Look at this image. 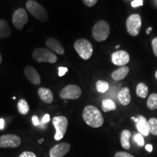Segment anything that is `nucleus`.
I'll return each mask as SVG.
<instances>
[{
  "instance_id": "36",
  "label": "nucleus",
  "mask_w": 157,
  "mask_h": 157,
  "mask_svg": "<svg viewBox=\"0 0 157 157\" xmlns=\"http://www.w3.org/2000/svg\"><path fill=\"white\" fill-rule=\"evenodd\" d=\"M146 149L147 151H148V152H151L152 150H153V146L151 144H147L146 146Z\"/></svg>"
},
{
  "instance_id": "29",
  "label": "nucleus",
  "mask_w": 157,
  "mask_h": 157,
  "mask_svg": "<svg viewBox=\"0 0 157 157\" xmlns=\"http://www.w3.org/2000/svg\"><path fill=\"white\" fill-rule=\"evenodd\" d=\"M151 45H152V49H153V52H154V54L155 55V56L157 57V37L153 39Z\"/></svg>"
},
{
  "instance_id": "22",
  "label": "nucleus",
  "mask_w": 157,
  "mask_h": 157,
  "mask_svg": "<svg viewBox=\"0 0 157 157\" xmlns=\"http://www.w3.org/2000/svg\"><path fill=\"white\" fill-rule=\"evenodd\" d=\"M117 109V105L111 99H105L102 102V109L104 112H109L114 111Z\"/></svg>"
},
{
  "instance_id": "10",
  "label": "nucleus",
  "mask_w": 157,
  "mask_h": 157,
  "mask_svg": "<svg viewBox=\"0 0 157 157\" xmlns=\"http://www.w3.org/2000/svg\"><path fill=\"white\" fill-rule=\"evenodd\" d=\"M21 143V138L18 135L7 134L0 137V148H14L18 147Z\"/></svg>"
},
{
  "instance_id": "34",
  "label": "nucleus",
  "mask_w": 157,
  "mask_h": 157,
  "mask_svg": "<svg viewBox=\"0 0 157 157\" xmlns=\"http://www.w3.org/2000/svg\"><path fill=\"white\" fill-rule=\"evenodd\" d=\"M32 123L34 126H39L40 124V121H39L38 117L37 116H33L32 117Z\"/></svg>"
},
{
  "instance_id": "17",
  "label": "nucleus",
  "mask_w": 157,
  "mask_h": 157,
  "mask_svg": "<svg viewBox=\"0 0 157 157\" xmlns=\"http://www.w3.org/2000/svg\"><path fill=\"white\" fill-rule=\"evenodd\" d=\"M38 95L40 99L44 103L50 104L53 101V94L50 89L44 87H40L38 90Z\"/></svg>"
},
{
  "instance_id": "35",
  "label": "nucleus",
  "mask_w": 157,
  "mask_h": 157,
  "mask_svg": "<svg viewBox=\"0 0 157 157\" xmlns=\"http://www.w3.org/2000/svg\"><path fill=\"white\" fill-rule=\"evenodd\" d=\"M50 115L48 114V113H47V114H45L44 117L42 118V122L43 124H45V123H48L50 121Z\"/></svg>"
},
{
  "instance_id": "44",
  "label": "nucleus",
  "mask_w": 157,
  "mask_h": 157,
  "mask_svg": "<svg viewBox=\"0 0 157 157\" xmlns=\"http://www.w3.org/2000/svg\"><path fill=\"white\" fill-rule=\"evenodd\" d=\"M156 4H157V0H156Z\"/></svg>"
},
{
  "instance_id": "37",
  "label": "nucleus",
  "mask_w": 157,
  "mask_h": 157,
  "mask_svg": "<svg viewBox=\"0 0 157 157\" xmlns=\"http://www.w3.org/2000/svg\"><path fill=\"white\" fill-rule=\"evenodd\" d=\"M5 127V120L3 119H0V129H3Z\"/></svg>"
},
{
  "instance_id": "3",
  "label": "nucleus",
  "mask_w": 157,
  "mask_h": 157,
  "mask_svg": "<svg viewBox=\"0 0 157 157\" xmlns=\"http://www.w3.org/2000/svg\"><path fill=\"white\" fill-rule=\"evenodd\" d=\"M93 37L97 42L106 40L110 34V25L106 21H99L94 25L92 30Z\"/></svg>"
},
{
  "instance_id": "23",
  "label": "nucleus",
  "mask_w": 157,
  "mask_h": 157,
  "mask_svg": "<svg viewBox=\"0 0 157 157\" xmlns=\"http://www.w3.org/2000/svg\"><path fill=\"white\" fill-rule=\"evenodd\" d=\"M17 110L22 115H26L29 112V105L25 99H21L17 103Z\"/></svg>"
},
{
  "instance_id": "15",
  "label": "nucleus",
  "mask_w": 157,
  "mask_h": 157,
  "mask_svg": "<svg viewBox=\"0 0 157 157\" xmlns=\"http://www.w3.org/2000/svg\"><path fill=\"white\" fill-rule=\"evenodd\" d=\"M138 121L136 123L137 130L143 136H148L150 134L148 121L143 116H138Z\"/></svg>"
},
{
  "instance_id": "32",
  "label": "nucleus",
  "mask_w": 157,
  "mask_h": 157,
  "mask_svg": "<svg viewBox=\"0 0 157 157\" xmlns=\"http://www.w3.org/2000/svg\"><path fill=\"white\" fill-rule=\"evenodd\" d=\"M68 71V68L66 67H59L58 68V76H63Z\"/></svg>"
},
{
  "instance_id": "38",
  "label": "nucleus",
  "mask_w": 157,
  "mask_h": 157,
  "mask_svg": "<svg viewBox=\"0 0 157 157\" xmlns=\"http://www.w3.org/2000/svg\"><path fill=\"white\" fill-rule=\"evenodd\" d=\"M151 30H152V28H151V27H149V28H148V29H147L146 33H147V34H149V33H150V31H151Z\"/></svg>"
},
{
  "instance_id": "26",
  "label": "nucleus",
  "mask_w": 157,
  "mask_h": 157,
  "mask_svg": "<svg viewBox=\"0 0 157 157\" xmlns=\"http://www.w3.org/2000/svg\"><path fill=\"white\" fill-rule=\"evenodd\" d=\"M148 121L150 133H151L153 135H157V119L151 118Z\"/></svg>"
},
{
  "instance_id": "2",
  "label": "nucleus",
  "mask_w": 157,
  "mask_h": 157,
  "mask_svg": "<svg viewBox=\"0 0 157 157\" xmlns=\"http://www.w3.org/2000/svg\"><path fill=\"white\" fill-rule=\"evenodd\" d=\"M26 9L29 13L41 22H46L48 20V13L46 9L34 0H29L27 1Z\"/></svg>"
},
{
  "instance_id": "33",
  "label": "nucleus",
  "mask_w": 157,
  "mask_h": 157,
  "mask_svg": "<svg viewBox=\"0 0 157 157\" xmlns=\"http://www.w3.org/2000/svg\"><path fill=\"white\" fill-rule=\"evenodd\" d=\"M131 5L132 7H137L139 6H142L143 5V0H134L132 2Z\"/></svg>"
},
{
  "instance_id": "11",
  "label": "nucleus",
  "mask_w": 157,
  "mask_h": 157,
  "mask_svg": "<svg viewBox=\"0 0 157 157\" xmlns=\"http://www.w3.org/2000/svg\"><path fill=\"white\" fill-rule=\"evenodd\" d=\"M111 60L116 66H124L129 61V55L124 50L116 51L111 55Z\"/></svg>"
},
{
  "instance_id": "18",
  "label": "nucleus",
  "mask_w": 157,
  "mask_h": 157,
  "mask_svg": "<svg viewBox=\"0 0 157 157\" xmlns=\"http://www.w3.org/2000/svg\"><path fill=\"white\" fill-rule=\"evenodd\" d=\"M129 71V68L127 66H121L117 70L114 71L111 74V77L115 81H120L128 75Z\"/></svg>"
},
{
  "instance_id": "19",
  "label": "nucleus",
  "mask_w": 157,
  "mask_h": 157,
  "mask_svg": "<svg viewBox=\"0 0 157 157\" xmlns=\"http://www.w3.org/2000/svg\"><path fill=\"white\" fill-rule=\"evenodd\" d=\"M11 29L7 21L5 20H0V38H8L11 35Z\"/></svg>"
},
{
  "instance_id": "42",
  "label": "nucleus",
  "mask_w": 157,
  "mask_h": 157,
  "mask_svg": "<svg viewBox=\"0 0 157 157\" xmlns=\"http://www.w3.org/2000/svg\"><path fill=\"white\" fill-rule=\"evenodd\" d=\"M155 77H156V78L157 79V71L155 72Z\"/></svg>"
},
{
  "instance_id": "24",
  "label": "nucleus",
  "mask_w": 157,
  "mask_h": 157,
  "mask_svg": "<svg viewBox=\"0 0 157 157\" xmlns=\"http://www.w3.org/2000/svg\"><path fill=\"white\" fill-rule=\"evenodd\" d=\"M147 107L150 110H155L157 109V94L152 93L149 96L147 101Z\"/></svg>"
},
{
  "instance_id": "43",
  "label": "nucleus",
  "mask_w": 157,
  "mask_h": 157,
  "mask_svg": "<svg viewBox=\"0 0 157 157\" xmlns=\"http://www.w3.org/2000/svg\"><path fill=\"white\" fill-rule=\"evenodd\" d=\"M119 47H120V46H119V45H117V46H116V49H118V48H119Z\"/></svg>"
},
{
  "instance_id": "14",
  "label": "nucleus",
  "mask_w": 157,
  "mask_h": 157,
  "mask_svg": "<svg viewBox=\"0 0 157 157\" xmlns=\"http://www.w3.org/2000/svg\"><path fill=\"white\" fill-rule=\"evenodd\" d=\"M45 44L52 52H56L58 55L64 54L65 50L63 47L61 43L56 38H53V37L48 38L45 42Z\"/></svg>"
},
{
  "instance_id": "1",
  "label": "nucleus",
  "mask_w": 157,
  "mask_h": 157,
  "mask_svg": "<svg viewBox=\"0 0 157 157\" xmlns=\"http://www.w3.org/2000/svg\"><path fill=\"white\" fill-rule=\"evenodd\" d=\"M82 118L84 122L88 126L98 128L101 127L104 123V119L101 111L94 105H87L82 112Z\"/></svg>"
},
{
  "instance_id": "28",
  "label": "nucleus",
  "mask_w": 157,
  "mask_h": 157,
  "mask_svg": "<svg viewBox=\"0 0 157 157\" xmlns=\"http://www.w3.org/2000/svg\"><path fill=\"white\" fill-rule=\"evenodd\" d=\"M114 157H135V156L127 152L118 151L114 154Z\"/></svg>"
},
{
  "instance_id": "6",
  "label": "nucleus",
  "mask_w": 157,
  "mask_h": 157,
  "mask_svg": "<svg viewBox=\"0 0 157 157\" xmlns=\"http://www.w3.org/2000/svg\"><path fill=\"white\" fill-rule=\"evenodd\" d=\"M52 124H53L55 128H56V132L55 135V140H60L65 136L67 127L68 124V121L67 118L63 116H58L55 117L52 119Z\"/></svg>"
},
{
  "instance_id": "31",
  "label": "nucleus",
  "mask_w": 157,
  "mask_h": 157,
  "mask_svg": "<svg viewBox=\"0 0 157 157\" xmlns=\"http://www.w3.org/2000/svg\"><path fill=\"white\" fill-rule=\"evenodd\" d=\"M19 157H36V154L31 151H24L20 155Z\"/></svg>"
},
{
  "instance_id": "41",
  "label": "nucleus",
  "mask_w": 157,
  "mask_h": 157,
  "mask_svg": "<svg viewBox=\"0 0 157 157\" xmlns=\"http://www.w3.org/2000/svg\"><path fill=\"white\" fill-rule=\"evenodd\" d=\"M134 120H135V122H137V121H138V118H135V119H134Z\"/></svg>"
},
{
  "instance_id": "8",
  "label": "nucleus",
  "mask_w": 157,
  "mask_h": 157,
  "mask_svg": "<svg viewBox=\"0 0 157 157\" xmlns=\"http://www.w3.org/2000/svg\"><path fill=\"white\" fill-rule=\"evenodd\" d=\"M81 88L76 84H68L60 92V97L65 100H76L81 97Z\"/></svg>"
},
{
  "instance_id": "4",
  "label": "nucleus",
  "mask_w": 157,
  "mask_h": 157,
  "mask_svg": "<svg viewBox=\"0 0 157 157\" xmlns=\"http://www.w3.org/2000/svg\"><path fill=\"white\" fill-rule=\"evenodd\" d=\"M32 58L39 63H55L58 60L56 55L47 48H36L32 53Z\"/></svg>"
},
{
  "instance_id": "20",
  "label": "nucleus",
  "mask_w": 157,
  "mask_h": 157,
  "mask_svg": "<svg viewBox=\"0 0 157 157\" xmlns=\"http://www.w3.org/2000/svg\"><path fill=\"white\" fill-rule=\"evenodd\" d=\"M131 136V132L128 129H124L121 134L120 142L123 148L128 150L130 148V143H129V138Z\"/></svg>"
},
{
  "instance_id": "9",
  "label": "nucleus",
  "mask_w": 157,
  "mask_h": 157,
  "mask_svg": "<svg viewBox=\"0 0 157 157\" xmlns=\"http://www.w3.org/2000/svg\"><path fill=\"white\" fill-rule=\"evenodd\" d=\"M13 24L15 29L18 30H22L25 24H26L29 21L28 15L26 11L23 8H18L15 10L13 14Z\"/></svg>"
},
{
  "instance_id": "40",
  "label": "nucleus",
  "mask_w": 157,
  "mask_h": 157,
  "mask_svg": "<svg viewBox=\"0 0 157 157\" xmlns=\"http://www.w3.org/2000/svg\"><path fill=\"white\" fill-rule=\"evenodd\" d=\"M43 141H44V139L42 138V139H41V140H39L38 142H39V143H42L43 142Z\"/></svg>"
},
{
  "instance_id": "27",
  "label": "nucleus",
  "mask_w": 157,
  "mask_h": 157,
  "mask_svg": "<svg viewBox=\"0 0 157 157\" xmlns=\"http://www.w3.org/2000/svg\"><path fill=\"white\" fill-rule=\"evenodd\" d=\"M134 140L139 146L142 147L144 146V139H143V135L140 134V133H137V134L135 135Z\"/></svg>"
},
{
  "instance_id": "5",
  "label": "nucleus",
  "mask_w": 157,
  "mask_h": 157,
  "mask_svg": "<svg viewBox=\"0 0 157 157\" xmlns=\"http://www.w3.org/2000/svg\"><path fill=\"white\" fill-rule=\"evenodd\" d=\"M74 49L78 56L84 60H88L91 58L93 52V45L86 39H79L74 42Z\"/></svg>"
},
{
  "instance_id": "12",
  "label": "nucleus",
  "mask_w": 157,
  "mask_h": 157,
  "mask_svg": "<svg viewBox=\"0 0 157 157\" xmlns=\"http://www.w3.org/2000/svg\"><path fill=\"white\" fill-rule=\"evenodd\" d=\"M71 145L68 143H61L56 145L50 149V157H63L69 152Z\"/></svg>"
},
{
  "instance_id": "13",
  "label": "nucleus",
  "mask_w": 157,
  "mask_h": 157,
  "mask_svg": "<svg viewBox=\"0 0 157 157\" xmlns=\"http://www.w3.org/2000/svg\"><path fill=\"white\" fill-rule=\"evenodd\" d=\"M24 74L27 79L34 85H39L41 83L40 76L33 66H28L24 68Z\"/></svg>"
},
{
  "instance_id": "39",
  "label": "nucleus",
  "mask_w": 157,
  "mask_h": 157,
  "mask_svg": "<svg viewBox=\"0 0 157 157\" xmlns=\"http://www.w3.org/2000/svg\"><path fill=\"white\" fill-rule=\"evenodd\" d=\"M2 62V55L0 53V65H1Z\"/></svg>"
},
{
  "instance_id": "16",
  "label": "nucleus",
  "mask_w": 157,
  "mask_h": 157,
  "mask_svg": "<svg viewBox=\"0 0 157 157\" xmlns=\"http://www.w3.org/2000/svg\"><path fill=\"white\" fill-rule=\"evenodd\" d=\"M118 101L121 105H127L131 101V95L129 93V89L128 87H123L117 95Z\"/></svg>"
},
{
  "instance_id": "7",
  "label": "nucleus",
  "mask_w": 157,
  "mask_h": 157,
  "mask_svg": "<svg viewBox=\"0 0 157 157\" xmlns=\"http://www.w3.org/2000/svg\"><path fill=\"white\" fill-rule=\"evenodd\" d=\"M142 20L140 15L132 14L127 17L126 27L127 33L132 36H136L140 33Z\"/></svg>"
},
{
  "instance_id": "21",
  "label": "nucleus",
  "mask_w": 157,
  "mask_h": 157,
  "mask_svg": "<svg viewBox=\"0 0 157 157\" xmlns=\"http://www.w3.org/2000/svg\"><path fill=\"white\" fill-rule=\"evenodd\" d=\"M148 93V88L144 83H139L136 87V94L137 97L146 98Z\"/></svg>"
},
{
  "instance_id": "30",
  "label": "nucleus",
  "mask_w": 157,
  "mask_h": 157,
  "mask_svg": "<svg viewBox=\"0 0 157 157\" xmlns=\"http://www.w3.org/2000/svg\"><path fill=\"white\" fill-rule=\"evenodd\" d=\"M98 0H83L84 5L87 7H93L98 2Z\"/></svg>"
},
{
  "instance_id": "25",
  "label": "nucleus",
  "mask_w": 157,
  "mask_h": 157,
  "mask_svg": "<svg viewBox=\"0 0 157 157\" xmlns=\"http://www.w3.org/2000/svg\"><path fill=\"white\" fill-rule=\"evenodd\" d=\"M96 89L99 93H104L109 89V84L107 82L103 80H98L96 83Z\"/></svg>"
}]
</instances>
